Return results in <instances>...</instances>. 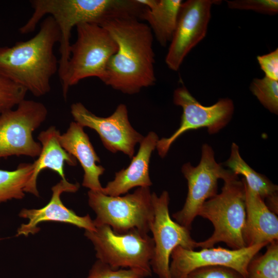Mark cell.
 Wrapping results in <instances>:
<instances>
[{"label":"cell","mask_w":278,"mask_h":278,"mask_svg":"<svg viewBox=\"0 0 278 278\" xmlns=\"http://www.w3.org/2000/svg\"><path fill=\"white\" fill-rule=\"evenodd\" d=\"M33 170V163H21L13 170L0 169V203L23 199Z\"/></svg>","instance_id":"7402d4cb"},{"label":"cell","mask_w":278,"mask_h":278,"mask_svg":"<svg viewBox=\"0 0 278 278\" xmlns=\"http://www.w3.org/2000/svg\"><path fill=\"white\" fill-rule=\"evenodd\" d=\"M181 171L187 181V195L182 209L172 216L176 222L190 230L203 203L218 194V180H223L233 172L216 162L214 151L206 143L201 147L198 165L193 166L189 162L185 163Z\"/></svg>","instance_id":"9c48e42d"},{"label":"cell","mask_w":278,"mask_h":278,"mask_svg":"<svg viewBox=\"0 0 278 278\" xmlns=\"http://www.w3.org/2000/svg\"><path fill=\"white\" fill-rule=\"evenodd\" d=\"M145 7L140 19L145 21L162 46L173 37L182 0H138Z\"/></svg>","instance_id":"ffe728a7"},{"label":"cell","mask_w":278,"mask_h":278,"mask_svg":"<svg viewBox=\"0 0 278 278\" xmlns=\"http://www.w3.org/2000/svg\"><path fill=\"white\" fill-rule=\"evenodd\" d=\"M224 165L235 175H242L248 186L264 200L271 211L277 214V185L265 175L256 172L244 160L236 143L232 144L230 157Z\"/></svg>","instance_id":"44dd1931"},{"label":"cell","mask_w":278,"mask_h":278,"mask_svg":"<svg viewBox=\"0 0 278 278\" xmlns=\"http://www.w3.org/2000/svg\"><path fill=\"white\" fill-rule=\"evenodd\" d=\"M226 2L229 8L233 9L252 10L270 15L278 12L277 0H234Z\"/></svg>","instance_id":"4316f807"},{"label":"cell","mask_w":278,"mask_h":278,"mask_svg":"<svg viewBox=\"0 0 278 278\" xmlns=\"http://www.w3.org/2000/svg\"><path fill=\"white\" fill-rule=\"evenodd\" d=\"M60 33L54 19L48 16L38 32L11 47H0V77L25 88L36 97L48 93L50 81L58 70L54 51Z\"/></svg>","instance_id":"7a4b0ae2"},{"label":"cell","mask_w":278,"mask_h":278,"mask_svg":"<svg viewBox=\"0 0 278 278\" xmlns=\"http://www.w3.org/2000/svg\"><path fill=\"white\" fill-rule=\"evenodd\" d=\"M218 0H188L182 2L176 27L170 41L165 62L177 71L190 50L205 37L211 19L212 6Z\"/></svg>","instance_id":"5bb4252c"},{"label":"cell","mask_w":278,"mask_h":278,"mask_svg":"<svg viewBox=\"0 0 278 278\" xmlns=\"http://www.w3.org/2000/svg\"><path fill=\"white\" fill-rule=\"evenodd\" d=\"M159 140L155 132H149L140 143L138 152L132 158L130 165L116 172L114 180L102 187L101 192L110 196H119L135 187H149L152 185L149 165Z\"/></svg>","instance_id":"2e32d148"},{"label":"cell","mask_w":278,"mask_h":278,"mask_svg":"<svg viewBox=\"0 0 278 278\" xmlns=\"http://www.w3.org/2000/svg\"><path fill=\"white\" fill-rule=\"evenodd\" d=\"M268 244H259L238 249H229L219 246L188 250L178 246L170 257L171 278H186L194 270L205 266H224L233 269L246 278L247 268L250 260Z\"/></svg>","instance_id":"4fadbf2b"},{"label":"cell","mask_w":278,"mask_h":278,"mask_svg":"<svg viewBox=\"0 0 278 278\" xmlns=\"http://www.w3.org/2000/svg\"><path fill=\"white\" fill-rule=\"evenodd\" d=\"M221 192L206 200L198 213L213 224L214 231L197 248L213 247L222 242L231 249L246 247L243 233L246 221L245 183L233 173L223 180Z\"/></svg>","instance_id":"3957f363"},{"label":"cell","mask_w":278,"mask_h":278,"mask_svg":"<svg viewBox=\"0 0 278 278\" xmlns=\"http://www.w3.org/2000/svg\"><path fill=\"white\" fill-rule=\"evenodd\" d=\"M84 236L93 244L97 259L112 268L138 269L152 275L154 245L148 234L137 230L118 234L110 226L100 225L94 231L85 230Z\"/></svg>","instance_id":"8992f818"},{"label":"cell","mask_w":278,"mask_h":278,"mask_svg":"<svg viewBox=\"0 0 278 278\" xmlns=\"http://www.w3.org/2000/svg\"><path fill=\"white\" fill-rule=\"evenodd\" d=\"M79 187L78 183H72L61 179L51 187V197L46 205L38 209L23 208L19 216L27 219L28 221L20 225L17 230L16 236H27L29 234H34L40 231L38 225L47 221L69 223L86 231L95 230L93 220L89 214L83 216L78 215L66 207L61 199L62 193H75Z\"/></svg>","instance_id":"9a60e30c"},{"label":"cell","mask_w":278,"mask_h":278,"mask_svg":"<svg viewBox=\"0 0 278 278\" xmlns=\"http://www.w3.org/2000/svg\"><path fill=\"white\" fill-rule=\"evenodd\" d=\"M47 114L43 103L25 99L15 109L0 114V160L11 156L38 157L42 146L34 140L32 133Z\"/></svg>","instance_id":"ba28073f"},{"label":"cell","mask_w":278,"mask_h":278,"mask_svg":"<svg viewBox=\"0 0 278 278\" xmlns=\"http://www.w3.org/2000/svg\"><path fill=\"white\" fill-rule=\"evenodd\" d=\"M76 27L77 39L71 44L66 73L60 81L65 99L69 88L83 79L96 77L102 81L107 64L117 50L116 42L102 26L82 23Z\"/></svg>","instance_id":"277c9868"},{"label":"cell","mask_w":278,"mask_h":278,"mask_svg":"<svg viewBox=\"0 0 278 278\" xmlns=\"http://www.w3.org/2000/svg\"><path fill=\"white\" fill-rule=\"evenodd\" d=\"M60 134V131L54 126L39 134L37 138L42 146L41 151L38 159L33 163V173L24 189L25 193L39 197L37 181L43 170H52L57 173L62 180H66L64 169L65 163L72 166L77 165L76 159L61 146L59 142Z\"/></svg>","instance_id":"d6986e66"},{"label":"cell","mask_w":278,"mask_h":278,"mask_svg":"<svg viewBox=\"0 0 278 278\" xmlns=\"http://www.w3.org/2000/svg\"><path fill=\"white\" fill-rule=\"evenodd\" d=\"M88 203L96 214L95 227L108 225L116 233L133 230L148 234L154 219L152 193L140 187L124 196H110L89 190Z\"/></svg>","instance_id":"5b68a950"},{"label":"cell","mask_w":278,"mask_h":278,"mask_svg":"<svg viewBox=\"0 0 278 278\" xmlns=\"http://www.w3.org/2000/svg\"><path fill=\"white\" fill-rule=\"evenodd\" d=\"M173 102L182 108L179 127L169 137L159 140L156 148L159 155L164 158L173 143L184 133L206 128L210 134L218 133L230 121L234 111L233 101L229 98L220 99L210 106L201 105L184 85L177 88Z\"/></svg>","instance_id":"30bf717a"},{"label":"cell","mask_w":278,"mask_h":278,"mask_svg":"<svg viewBox=\"0 0 278 278\" xmlns=\"http://www.w3.org/2000/svg\"><path fill=\"white\" fill-rule=\"evenodd\" d=\"M246 221L243 233L246 247L278 240V217L245 180Z\"/></svg>","instance_id":"ac0fdd59"},{"label":"cell","mask_w":278,"mask_h":278,"mask_svg":"<svg viewBox=\"0 0 278 278\" xmlns=\"http://www.w3.org/2000/svg\"><path fill=\"white\" fill-rule=\"evenodd\" d=\"M252 93L271 113H278V80L265 76L254 78L250 85Z\"/></svg>","instance_id":"cb8c5ba5"},{"label":"cell","mask_w":278,"mask_h":278,"mask_svg":"<svg viewBox=\"0 0 278 278\" xmlns=\"http://www.w3.org/2000/svg\"><path fill=\"white\" fill-rule=\"evenodd\" d=\"M33 9L28 20L20 28L26 34L33 31L41 19L48 14L55 21L60 33L58 73L60 81L66 73L70 58L71 31L82 23H96L100 16L99 6L95 0H33Z\"/></svg>","instance_id":"52a82bcc"},{"label":"cell","mask_w":278,"mask_h":278,"mask_svg":"<svg viewBox=\"0 0 278 278\" xmlns=\"http://www.w3.org/2000/svg\"><path fill=\"white\" fill-rule=\"evenodd\" d=\"M150 276L138 269H114L108 264L97 260L90 269L86 278H145Z\"/></svg>","instance_id":"484cf974"},{"label":"cell","mask_w":278,"mask_h":278,"mask_svg":"<svg viewBox=\"0 0 278 278\" xmlns=\"http://www.w3.org/2000/svg\"><path fill=\"white\" fill-rule=\"evenodd\" d=\"M27 92L23 87L0 77V114L17 106Z\"/></svg>","instance_id":"d4e9b609"},{"label":"cell","mask_w":278,"mask_h":278,"mask_svg":"<svg viewBox=\"0 0 278 278\" xmlns=\"http://www.w3.org/2000/svg\"><path fill=\"white\" fill-rule=\"evenodd\" d=\"M100 25L109 31L117 45L102 81L127 94L153 85L156 81L153 35L147 24L135 17L125 16Z\"/></svg>","instance_id":"6da1fadb"},{"label":"cell","mask_w":278,"mask_h":278,"mask_svg":"<svg viewBox=\"0 0 278 278\" xmlns=\"http://www.w3.org/2000/svg\"><path fill=\"white\" fill-rule=\"evenodd\" d=\"M59 142L63 148L78 160L84 171L82 185L96 192H101L99 181L105 168L97 165L100 158L96 153L83 127L75 121L70 123L67 131L60 134Z\"/></svg>","instance_id":"e0dca14e"},{"label":"cell","mask_w":278,"mask_h":278,"mask_svg":"<svg viewBox=\"0 0 278 278\" xmlns=\"http://www.w3.org/2000/svg\"><path fill=\"white\" fill-rule=\"evenodd\" d=\"M186 278H245L236 270L224 266H205L190 272Z\"/></svg>","instance_id":"83f0119b"},{"label":"cell","mask_w":278,"mask_h":278,"mask_svg":"<svg viewBox=\"0 0 278 278\" xmlns=\"http://www.w3.org/2000/svg\"><path fill=\"white\" fill-rule=\"evenodd\" d=\"M2 239V238H0V240Z\"/></svg>","instance_id":"f546056e"},{"label":"cell","mask_w":278,"mask_h":278,"mask_svg":"<svg viewBox=\"0 0 278 278\" xmlns=\"http://www.w3.org/2000/svg\"><path fill=\"white\" fill-rule=\"evenodd\" d=\"M265 252L249 262L246 278H278V240L269 243Z\"/></svg>","instance_id":"603a6c76"},{"label":"cell","mask_w":278,"mask_h":278,"mask_svg":"<svg viewBox=\"0 0 278 278\" xmlns=\"http://www.w3.org/2000/svg\"><path fill=\"white\" fill-rule=\"evenodd\" d=\"M257 60L265 76L278 80V48L267 54L258 56Z\"/></svg>","instance_id":"f1b7e54d"},{"label":"cell","mask_w":278,"mask_h":278,"mask_svg":"<svg viewBox=\"0 0 278 278\" xmlns=\"http://www.w3.org/2000/svg\"><path fill=\"white\" fill-rule=\"evenodd\" d=\"M169 196L163 191L160 196L152 193L154 219L150 228L154 241V254L150 266L159 278H171L170 258L172 251L178 246L188 249L197 248L190 230L173 221L169 211Z\"/></svg>","instance_id":"8fae6325"},{"label":"cell","mask_w":278,"mask_h":278,"mask_svg":"<svg viewBox=\"0 0 278 278\" xmlns=\"http://www.w3.org/2000/svg\"><path fill=\"white\" fill-rule=\"evenodd\" d=\"M71 113L75 122L95 130L105 147L113 153L121 151L132 158L135 146L144 137L131 125L124 104L119 105L113 113L106 117L96 116L81 102L72 104Z\"/></svg>","instance_id":"7c38bea8"}]
</instances>
